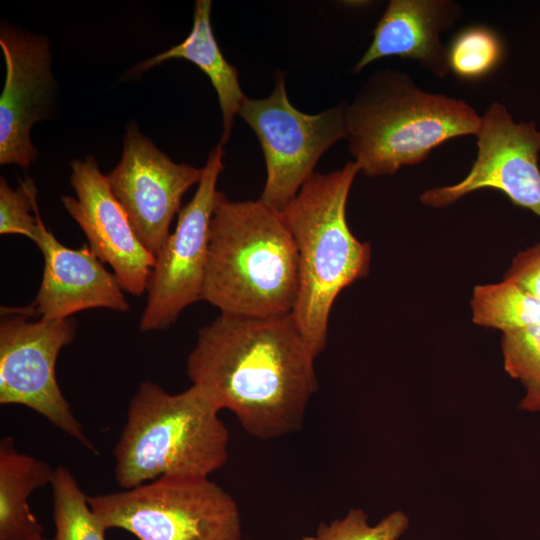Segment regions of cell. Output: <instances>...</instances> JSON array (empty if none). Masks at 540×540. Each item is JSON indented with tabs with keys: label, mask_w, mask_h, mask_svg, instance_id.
I'll list each match as a JSON object with an SVG mask.
<instances>
[{
	"label": "cell",
	"mask_w": 540,
	"mask_h": 540,
	"mask_svg": "<svg viewBox=\"0 0 540 540\" xmlns=\"http://www.w3.org/2000/svg\"><path fill=\"white\" fill-rule=\"evenodd\" d=\"M316 355L292 314H221L201 327L186 362L192 385L250 435L273 439L302 426L318 381Z\"/></svg>",
	"instance_id": "obj_1"
},
{
	"label": "cell",
	"mask_w": 540,
	"mask_h": 540,
	"mask_svg": "<svg viewBox=\"0 0 540 540\" xmlns=\"http://www.w3.org/2000/svg\"><path fill=\"white\" fill-rule=\"evenodd\" d=\"M299 291L294 239L279 211L219 192L210 225L202 300L221 314H291Z\"/></svg>",
	"instance_id": "obj_2"
},
{
	"label": "cell",
	"mask_w": 540,
	"mask_h": 540,
	"mask_svg": "<svg viewBox=\"0 0 540 540\" xmlns=\"http://www.w3.org/2000/svg\"><path fill=\"white\" fill-rule=\"evenodd\" d=\"M355 161L330 173L314 172L280 212L298 253L299 291L292 316L316 357L327 342L328 320L339 293L367 276L371 248L351 232L346 203Z\"/></svg>",
	"instance_id": "obj_3"
},
{
	"label": "cell",
	"mask_w": 540,
	"mask_h": 540,
	"mask_svg": "<svg viewBox=\"0 0 540 540\" xmlns=\"http://www.w3.org/2000/svg\"><path fill=\"white\" fill-rule=\"evenodd\" d=\"M345 118L348 150L369 177L417 165L442 143L475 136L481 124L466 101L425 91L398 70L371 75Z\"/></svg>",
	"instance_id": "obj_4"
},
{
	"label": "cell",
	"mask_w": 540,
	"mask_h": 540,
	"mask_svg": "<svg viewBox=\"0 0 540 540\" xmlns=\"http://www.w3.org/2000/svg\"><path fill=\"white\" fill-rule=\"evenodd\" d=\"M198 386L170 394L140 383L114 447L117 484L131 489L164 475L208 477L228 458L229 431Z\"/></svg>",
	"instance_id": "obj_5"
},
{
	"label": "cell",
	"mask_w": 540,
	"mask_h": 540,
	"mask_svg": "<svg viewBox=\"0 0 540 540\" xmlns=\"http://www.w3.org/2000/svg\"><path fill=\"white\" fill-rule=\"evenodd\" d=\"M105 530L138 540H241L238 506L221 486L201 476L164 475L123 491L88 496Z\"/></svg>",
	"instance_id": "obj_6"
},
{
	"label": "cell",
	"mask_w": 540,
	"mask_h": 540,
	"mask_svg": "<svg viewBox=\"0 0 540 540\" xmlns=\"http://www.w3.org/2000/svg\"><path fill=\"white\" fill-rule=\"evenodd\" d=\"M346 105L319 114H306L289 101L284 76H275V87L263 99L246 98L239 115L261 144L267 177L260 200L281 212L314 173L320 157L346 138Z\"/></svg>",
	"instance_id": "obj_7"
},
{
	"label": "cell",
	"mask_w": 540,
	"mask_h": 540,
	"mask_svg": "<svg viewBox=\"0 0 540 540\" xmlns=\"http://www.w3.org/2000/svg\"><path fill=\"white\" fill-rule=\"evenodd\" d=\"M33 318L18 308H1L0 404L28 407L96 452L56 379L58 355L74 340L76 322Z\"/></svg>",
	"instance_id": "obj_8"
},
{
	"label": "cell",
	"mask_w": 540,
	"mask_h": 540,
	"mask_svg": "<svg viewBox=\"0 0 540 540\" xmlns=\"http://www.w3.org/2000/svg\"><path fill=\"white\" fill-rule=\"evenodd\" d=\"M223 155L220 143L210 151L193 197L179 211L174 231L155 257L140 320L142 331L167 329L187 306L202 300Z\"/></svg>",
	"instance_id": "obj_9"
},
{
	"label": "cell",
	"mask_w": 540,
	"mask_h": 540,
	"mask_svg": "<svg viewBox=\"0 0 540 540\" xmlns=\"http://www.w3.org/2000/svg\"><path fill=\"white\" fill-rule=\"evenodd\" d=\"M477 157L459 182L423 192V205L441 208L481 189L503 192L514 205L540 217V130L534 122L514 121L507 108L493 102L481 116Z\"/></svg>",
	"instance_id": "obj_10"
},
{
	"label": "cell",
	"mask_w": 540,
	"mask_h": 540,
	"mask_svg": "<svg viewBox=\"0 0 540 540\" xmlns=\"http://www.w3.org/2000/svg\"><path fill=\"white\" fill-rule=\"evenodd\" d=\"M201 177L202 169L171 160L134 123L126 126L119 163L106 174L139 240L155 257L170 235L182 197Z\"/></svg>",
	"instance_id": "obj_11"
},
{
	"label": "cell",
	"mask_w": 540,
	"mask_h": 540,
	"mask_svg": "<svg viewBox=\"0 0 540 540\" xmlns=\"http://www.w3.org/2000/svg\"><path fill=\"white\" fill-rule=\"evenodd\" d=\"M70 166L76 196H62L64 208L82 229L94 254L110 265L123 290L143 295L155 256L139 240L95 158L75 159Z\"/></svg>",
	"instance_id": "obj_12"
},
{
	"label": "cell",
	"mask_w": 540,
	"mask_h": 540,
	"mask_svg": "<svg viewBox=\"0 0 540 540\" xmlns=\"http://www.w3.org/2000/svg\"><path fill=\"white\" fill-rule=\"evenodd\" d=\"M0 47L6 66L0 96V164L28 168L37 158L32 126L49 117L55 81L46 37L2 27Z\"/></svg>",
	"instance_id": "obj_13"
},
{
	"label": "cell",
	"mask_w": 540,
	"mask_h": 540,
	"mask_svg": "<svg viewBox=\"0 0 540 540\" xmlns=\"http://www.w3.org/2000/svg\"><path fill=\"white\" fill-rule=\"evenodd\" d=\"M44 258L41 284L33 302L18 308L36 318L65 319L95 308L129 310L124 290L113 272L89 245L73 249L60 243L45 225L35 242Z\"/></svg>",
	"instance_id": "obj_14"
},
{
	"label": "cell",
	"mask_w": 540,
	"mask_h": 540,
	"mask_svg": "<svg viewBox=\"0 0 540 540\" xmlns=\"http://www.w3.org/2000/svg\"><path fill=\"white\" fill-rule=\"evenodd\" d=\"M462 15V6L452 0H391L354 71L360 72L381 58L398 56L419 62L437 78L447 77L448 47L441 35Z\"/></svg>",
	"instance_id": "obj_15"
},
{
	"label": "cell",
	"mask_w": 540,
	"mask_h": 540,
	"mask_svg": "<svg viewBox=\"0 0 540 540\" xmlns=\"http://www.w3.org/2000/svg\"><path fill=\"white\" fill-rule=\"evenodd\" d=\"M212 2L197 0L191 32L177 45L139 63L133 71L143 72L170 59H186L210 79L218 96L222 113L220 144L228 142L234 116L247 98L241 90L238 71L224 58L215 39L211 21Z\"/></svg>",
	"instance_id": "obj_16"
},
{
	"label": "cell",
	"mask_w": 540,
	"mask_h": 540,
	"mask_svg": "<svg viewBox=\"0 0 540 540\" xmlns=\"http://www.w3.org/2000/svg\"><path fill=\"white\" fill-rule=\"evenodd\" d=\"M55 469L47 462L17 451L11 437L0 441V540H28L43 534L32 513V492L51 485Z\"/></svg>",
	"instance_id": "obj_17"
},
{
	"label": "cell",
	"mask_w": 540,
	"mask_h": 540,
	"mask_svg": "<svg viewBox=\"0 0 540 540\" xmlns=\"http://www.w3.org/2000/svg\"><path fill=\"white\" fill-rule=\"evenodd\" d=\"M470 304L475 324L502 333L540 324V299L505 278L475 286Z\"/></svg>",
	"instance_id": "obj_18"
},
{
	"label": "cell",
	"mask_w": 540,
	"mask_h": 540,
	"mask_svg": "<svg viewBox=\"0 0 540 540\" xmlns=\"http://www.w3.org/2000/svg\"><path fill=\"white\" fill-rule=\"evenodd\" d=\"M51 487L55 525L53 540H105L106 530L69 469L57 466Z\"/></svg>",
	"instance_id": "obj_19"
},
{
	"label": "cell",
	"mask_w": 540,
	"mask_h": 540,
	"mask_svg": "<svg viewBox=\"0 0 540 540\" xmlns=\"http://www.w3.org/2000/svg\"><path fill=\"white\" fill-rule=\"evenodd\" d=\"M504 45L497 32L474 25L461 30L448 46L450 71L465 80H477L493 72L503 60Z\"/></svg>",
	"instance_id": "obj_20"
},
{
	"label": "cell",
	"mask_w": 540,
	"mask_h": 540,
	"mask_svg": "<svg viewBox=\"0 0 540 540\" xmlns=\"http://www.w3.org/2000/svg\"><path fill=\"white\" fill-rule=\"evenodd\" d=\"M37 208V188L31 178L19 180L12 189L4 177L0 179V234L23 235L34 243L44 226Z\"/></svg>",
	"instance_id": "obj_21"
},
{
	"label": "cell",
	"mask_w": 540,
	"mask_h": 540,
	"mask_svg": "<svg viewBox=\"0 0 540 540\" xmlns=\"http://www.w3.org/2000/svg\"><path fill=\"white\" fill-rule=\"evenodd\" d=\"M409 517L396 510L375 525H370L367 514L359 508L350 509L341 518L322 523L316 531V540H399L409 527Z\"/></svg>",
	"instance_id": "obj_22"
},
{
	"label": "cell",
	"mask_w": 540,
	"mask_h": 540,
	"mask_svg": "<svg viewBox=\"0 0 540 540\" xmlns=\"http://www.w3.org/2000/svg\"><path fill=\"white\" fill-rule=\"evenodd\" d=\"M505 371L526 389L540 388V324L503 333Z\"/></svg>",
	"instance_id": "obj_23"
},
{
	"label": "cell",
	"mask_w": 540,
	"mask_h": 540,
	"mask_svg": "<svg viewBox=\"0 0 540 540\" xmlns=\"http://www.w3.org/2000/svg\"><path fill=\"white\" fill-rule=\"evenodd\" d=\"M505 279L515 282L540 299V243L517 253L505 274Z\"/></svg>",
	"instance_id": "obj_24"
},
{
	"label": "cell",
	"mask_w": 540,
	"mask_h": 540,
	"mask_svg": "<svg viewBox=\"0 0 540 540\" xmlns=\"http://www.w3.org/2000/svg\"><path fill=\"white\" fill-rule=\"evenodd\" d=\"M519 408L531 412L540 411V388L526 389Z\"/></svg>",
	"instance_id": "obj_25"
},
{
	"label": "cell",
	"mask_w": 540,
	"mask_h": 540,
	"mask_svg": "<svg viewBox=\"0 0 540 540\" xmlns=\"http://www.w3.org/2000/svg\"><path fill=\"white\" fill-rule=\"evenodd\" d=\"M28 540H46L45 537L43 536V534H37L31 538H29Z\"/></svg>",
	"instance_id": "obj_26"
},
{
	"label": "cell",
	"mask_w": 540,
	"mask_h": 540,
	"mask_svg": "<svg viewBox=\"0 0 540 540\" xmlns=\"http://www.w3.org/2000/svg\"><path fill=\"white\" fill-rule=\"evenodd\" d=\"M300 540H316L315 536H305Z\"/></svg>",
	"instance_id": "obj_27"
}]
</instances>
